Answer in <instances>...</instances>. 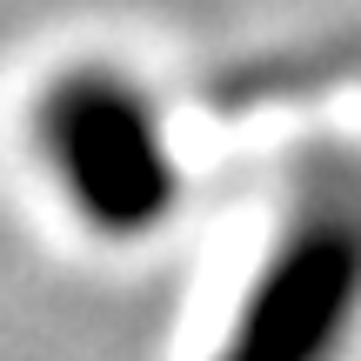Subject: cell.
<instances>
[{"label": "cell", "instance_id": "cell-1", "mask_svg": "<svg viewBox=\"0 0 361 361\" xmlns=\"http://www.w3.org/2000/svg\"><path fill=\"white\" fill-rule=\"evenodd\" d=\"M201 361H361V161H308Z\"/></svg>", "mask_w": 361, "mask_h": 361}, {"label": "cell", "instance_id": "cell-2", "mask_svg": "<svg viewBox=\"0 0 361 361\" xmlns=\"http://www.w3.org/2000/svg\"><path fill=\"white\" fill-rule=\"evenodd\" d=\"M34 147L61 207L94 241H147L188 194L161 107L114 67H74L54 80L34 114Z\"/></svg>", "mask_w": 361, "mask_h": 361}]
</instances>
